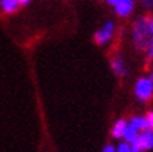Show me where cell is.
I'll return each mask as SVG.
<instances>
[{
	"label": "cell",
	"instance_id": "obj_2",
	"mask_svg": "<svg viewBox=\"0 0 153 152\" xmlns=\"http://www.w3.org/2000/svg\"><path fill=\"white\" fill-rule=\"evenodd\" d=\"M129 145L132 148V152H142V151H148V149L153 148V130L146 128L142 133H139L137 136V138Z\"/></svg>",
	"mask_w": 153,
	"mask_h": 152
},
{
	"label": "cell",
	"instance_id": "obj_3",
	"mask_svg": "<svg viewBox=\"0 0 153 152\" xmlns=\"http://www.w3.org/2000/svg\"><path fill=\"white\" fill-rule=\"evenodd\" d=\"M135 94L141 100H148L153 95V81L150 78H141L137 81Z\"/></svg>",
	"mask_w": 153,
	"mask_h": 152
},
{
	"label": "cell",
	"instance_id": "obj_13",
	"mask_svg": "<svg viewBox=\"0 0 153 152\" xmlns=\"http://www.w3.org/2000/svg\"><path fill=\"white\" fill-rule=\"evenodd\" d=\"M146 48H148V52H149V55L153 57V39H150L149 42H148V46H146Z\"/></svg>",
	"mask_w": 153,
	"mask_h": 152
},
{
	"label": "cell",
	"instance_id": "obj_5",
	"mask_svg": "<svg viewBox=\"0 0 153 152\" xmlns=\"http://www.w3.org/2000/svg\"><path fill=\"white\" fill-rule=\"evenodd\" d=\"M116 7V13L121 17L128 16L134 8V0H120L117 4H114Z\"/></svg>",
	"mask_w": 153,
	"mask_h": 152
},
{
	"label": "cell",
	"instance_id": "obj_8",
	"mask_svg": "<svg viewBox=\"0 0 153 152\" xmlns=\"http://www.w3.org/2000/svg\"><path fill=\"white\" fill-rule=\"evenodd\" d=\"M127 126H128L127 121H124L123 119L117 121L113 127V137L114 138H121L123 134H124V131H125V128H127Z\"/></svg>",
	"mask_w": 153,
	"mask_h": 152
},
{
	"label": "cell",
	"instance_id": "obj_11",
	"mask_svg": "<svg viewBox=\"0 0 153 152\" xmlns=\"http://www.w3.org/2000/svg\"><path fill=\"white\" fill-rule=\"evenodd\" d=\"M116 152H132V148H131V145H129V142H121L118 147H117Z\"/></svg>",
	"mask_w": 153,
	"mask_h": 152
},
{
	"label": "cell",
	"instance_id": "obj_10",
	"mask_svg": "<svg viewBox=\"0 0 153 152\" xmlns=\"http://www.w3.org/2000/svg\"><path fill=\"white\" fill-rule=\"evenodd\" d=\"M113 70L114 73H116L117 76H125V73H127V70H125V66H124V61L121 60L120 57L118 59H114L113 60Z\"/></svg>",
	"mask_w": 153,
	"mask_h": 152
},
{
	"label": "cell",
	"instance_id": "obj_18",
	"mask_svg": "<svg viewBox=\"0 0 153 152\" xmlns=\"http://www.w3.org/2000/svg\"><path fill=\"white\" fill-rule=\"evenodd\" d=\"M31 0H20V4H28Z\"/></svg>",
	"mask_w": 153,
	"mask_h": 152
},
{
	"label": "cell",
	"instance_id": "obj_1",
	"mask_svg": "<svg viewBox=\"0 0 153 152\" xmlns=\"http://www.w3.org/2000/svg\"><path fill=\"white\" fill-rule=\"evenodd\" d=\"M149 22L146 18H138L134 25V42L139 49L148 46L149 42Z\"/></svg>",
	"mask_w": 153,
	"mask_h": 152
},
{
	"label": "cell",
	"instance_id": "obj_15",
	"mask_svg": "<svg viewBox=\"0 0 153 152\" xmlns=\"http://www.w3.org/2000/svg\"><path fill=\"white\" fill-rule=\"evenodd\" d=\"M103 152H116V148H114L113 145H107V147H105Z\"/></svg>",
	"mask_w": 153,
	"mask_h": 152
},
{
	"label": "cell",
	"instance_id": "obj_9",
	"mask_svg": "<svg viewBox=\"0 0 153 152\" xmlns=\"http://www.w3.org/2000/svg\"><path fill=\"white\" fill-rule=\"evenodd\" d=\"M139 134V131L138 130H135V128L132 127V126H127V128H125V131H124V134H123V138H124V141H127V142H132L135 138H137V136Z\"/></svg>",
	"mask_w": 153,
	"mask_h": 152
},
{
	"label": "cell",
	"instance_id": "obj_14",
	"mask_svg": "<svg viewBox=\"0 0 153 152\" xmlns=\"http://www.w3.org/2000/svg\"><path fill=\"white\" fill-rule=\"evenodd\" d=\"M142 3H143V6L148 8L153 7V0H142Z\"/></svg>",
	"mask_w": 153,
	"mask_h": 152
},
{
	"label": "cell",
	"instance_id": "obj_7",
	"mask_svg": "<svg viewBox=\"0 0 153 152\" xmlns=\"http://www.w3.org/2000/svg\"><path fill=\"white\" fill-rule=\"evenodd\" d=\"M0 6L6 13H13L16 11L17 7L20 6V0H1Z\"/></svg>",
	"mask_w": 153,
	"mask_h": 152
},
{
	"label": "cell",
	"instance_id": "obj_4",
	"mask_svg": "<svg viewBox=\"0 0 153 152\" xmlns=\"http://www.w3.org/2000/svg\"><path fill=\"white\" fill-rule=\"evenodd\" d=\"M113 31H114V24L111 22V21H109V22H106L103 28L99 29V31L96 32L95 39H96L97 43H100V45L107 43V42L110 40V38H111V35H113Z\"/></svg>",
	"mask_w": 153,
	"mask_h": 152
},
{
	"label": "cell",
	"instance_id": "obj_6",
	"mask_svg": "<svg viewBox=\"0 0 153 152\" xmlns=\"http://www.w3.org/2000/svg\"><path fill=\"white\" fill-rule=\"evenodd\" d=\"M129 126H132L138 131H143L146 128H149V124H148V120H146L145 117H134L129 121Z\"/></svg>",
	"mask_w": 153,
	"mask_h": 152
},
{
	"label": "cell",
	"instance_id": "obj_16",
	"mask_svg": "<svg viewBox=\"0 0 153 152\" xmlns=\"http://www.w3.org/2000/svg\"><path fill=\"white\" fill-rule=\"evenodd\" d=\"M149 32H150V35L153 36V18L149 21Z\"/></svg>",
	"mask_w": 153,
	"mask_h": 152
},
{
	"label": "cell",
	"instance_id": "obj_12",
	"mask_svg": "<svg viewBox=\"0 0 153 152\" xmlns=\"http://www.w3.org/2000/svg\"><path fill=\"white\" fill-rule=\"evenodd\" d=\"M146 120H148V124H149V128L150 130H153V112H150L149 115H148Z\"/></svg>",
	"mask_w": 153,
	"mask_h": 152
},
{
	"label": "cell",
	"instance_id": "obj_19",
	"mask_svg": "<svg viewBox=\"0 0 153 152\" xmlns=\"http://www.w3.org/2000/svg\"><path fill=\"white\" fill-rule=\"evenodd\" d=\"M150 80L153 81V68H152V71H150Z\"/></svg>",
	"mask_w": 153,
	"mask_h": 152
},
{
	"label": "cell",
	"instance_id": "obj_17",
	"mask_svg": "<svg viewBox=\"0 0 153 152\" xmlns=\"http://www.w3.org/2000/svg\"><path fill=\"white\" fill-rule=\"evenodd\" d=\"M107 1H109L110 4H113V6H114V4H117L118 1H120V0H107Z\"/></svg>",
	"mask_w": 153,
	"mask_h": 152
}]
</instances>
